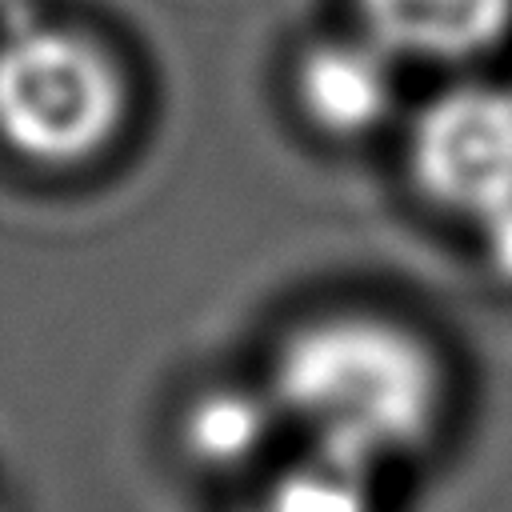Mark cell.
Masks as SVG:
<instances>
[{"mask_svg": "<svg viewBox=\"0 0 512 512\" xmlns=\"http://www.w3.org/2000/svg\"><path fill=\"white\" fill-rule=\"evenodd\" d=\"M480 236H484V252H488V264L512 280V204L496 208L492 216L480 220Z\"/></svg>", "mask_w": 512, "mask_h": 512, "instance_id": "ba28073f", "label": "cell"}, {"mask_svg": "<svg viewBox=\"0 0 512 512\" xmlns=\"http://www.w3.org/2000/svg\"><path fill=\"white\" fill-rule=\"evenodd\" d=\"M416 188L468 220L512 204V92L460 84L420 108L408 136Z\"/></svg>", "mask_w": 512, "mask_h": 512, "instance_id": "3957f363", "label": "cell"}, {"mask_svg": "<svg viewBox=\"0 0 512 512\" xmlns=\"http://www.w3.org/2000/svg\"><path fill=\"white\" fill-rule=\"evenodd\" d=\"M440 368L428 344L384 316H320L296 328L272 364V404L312 452L376 472L416 452L440 416Z\"/></svg>", "mask_w": 512, "mask_h": 512, "instance_id": "6da1fadb", "label": "cell"}, {"mask_svg": "<svg viewBox=\"0 0 512 512\" xmlns=\"http://www.w3.org/2000/svg\"><path fill=\"white\" fill-rule=\"evenodd\" d=\"M272 412H276V404H268L252 392L216 388L188 408L184 444L208 468H244L268 444Z\"/></svg>", "mask_w": 512, "mask_h": 512, "instance_id": "8992f818", "label": "cell"}, {"mask_svg": "<svg viewBox=\"0 0 512 512\" xmlns=\"http://www.w3.org/2000/svg\"><path fill=\"white\" fill-rule=\"evenodd\" d=\"M128 88L112 56L80 32L44 24L0 44V140L44 168L84 164L112 144Z\"/></svg>", "mask_w": 512, "mask_h": 512, "instance_id": "7a4b0ae2", "label": "cell"}, {"mask_svg": "<svg viewBox=\"0 0 512 512\" xmlns=\"http://www.w3.org/2000/svg\"><path fill=\"white\" fill-rule=\"evenodd\" d=\"M244 512H376L372 472L312 452L304 464L276 472Z\"/></svg>", "mask_w": 512, "mask_h": 512, "instance_id": "52a82bcc", "label": "cell"}, {"mask_svg": "<svg viewBox=\"0 0 512 512\" xmlns=\"http://www.w3.org/2000/svg\"><path fill=\"white\" fill-rule=\"evenodd\" d=\"M368 36L392 56L464 60L512 24V0H356Z\"/></svg>", "mask_w": 512, "mask_h": 512, "instance_id": "5b68a950", "label": "cell"}, {"mask_svg": "<svg viewBox=\"0 0 512 512\" xmlns=\"http://www.w3.org/2000/svg\"><path fill=\"white\" fill-rule=\"evenodd\" d=\"M388 48L376 40H324L312 44L296 64V104L324 136H364L392 108Z\"/></svg>", "mask_w": 512, "mask_h": 512, "instance_id": "277c9868", "label": "cell"}]
</instances>
